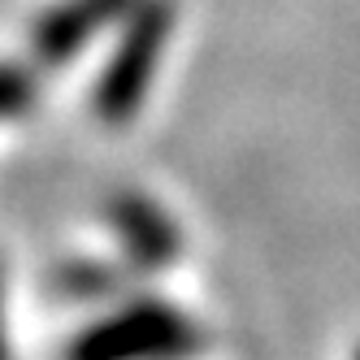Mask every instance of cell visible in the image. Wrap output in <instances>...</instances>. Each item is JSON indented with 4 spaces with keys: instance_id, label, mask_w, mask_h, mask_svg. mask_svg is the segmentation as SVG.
<instances>
[{
    "instance_id": "1",
    "label": "cell",
    "mask_w": 360,
    "mask_h": 360,
    "mask_svg": "<svg viewBox=\"0 0 360 360\" xmlns=\"http://www.w3.org/2000/svg\"><path fill=\"white\" fill-rule=\"evenodd\" d=\"M174 0H135L131 13L122 18V35L113 57L105 61V74L91 91V109L105 126L135 122L143 96L152 87V74L161 65V53L174 35Z\"/></svg>"
},
{
    "instance_id": "2",
    "label": "cell",
    "mask_w": 360,
    "mask_h": 360,
    "mask_svg": "<svg viewBox=\"0 0 360 360\" xmlns=\"http://www.w3.org/2000/svg\"><path fill=\"white\" fill-rule=\"evenodd\" d=\"M204 343V334L187 313L161 300H135L113 317L91 321L70 343L65 360H187Z\"/></svg>"
},
{
    "instance_id": "3",
    "label": "cell",
    "mask_w": 360,
    "mask_h": 360,
    "mask_svg": "<svg viewBox=\"0 0 360 360\" xmlns=\"http://www.w3.org/2000/svg\"><path fill=\"white\" fill-rule=\"evenodd\" d=\"M109 226L126 252V261L143 274H157V269H169L183 252V235H178L174 217L161 209L152 195H139V191H122L109 200Z\"/></svg>"
},
{
    "instance_id": "4",
    "label": "cell",
    "mask_w": 360,
    "mask_h": 360,
    "mask_svg": "<svg viewBox=\"0 0 360 360\" xmlns=\"http://www.w3.org/2000/svg\"><path fill=\"white\" fill-rule=\"evenodd\" d=\"M135 0H61L53 5L31 31V53L39 65H65L83 53V48L109 31L117 18L131 13Z\"/></svg>"
},
{
    "instance_id": "5",
    "label": "cell",
    "mask_w": 360,
    "mask_h": 360,
    "mask_svg": "<svg viewBox=\"0 0 360 360\" xmlns=\"http://www.w3.org/2000/svg\"><path fill=\"white\" fill-rule=\"evenodd\" d=\"M61 282L74 300H91V295H109L117 287V274L109 265H96V261H79V265H65Z\"/></svg>"
},
{
    "instance_id": "6",
    "label": "cell",
    "mask_w": 360,
    "mask_h": 360,
    "mask_svg": "<svg viewBox=\"0 0 360 360\" xmlns=\"http://www.w3.org/2000/svg\"><path fill=\"white\" fill-rule=\"evenodd\" d=\"M31 100H35V79L22 65H9V61H0V122L5 117H18V113H27L31 109Z\"/></svg>"
},
{
    "instance_id": "7",
    "label": "cell",
    "mask_w": 360,
    "mask_h": 360,
    "mask_svg": "<svg viewBox=\"0 0 360 360\" xmlns=\"http://www.w3.org/2000/svg\"><path fill=\"white\" fill-rule=\"evenodd\" d=\"M0 360H9V343H5V317H0Z\"/></svg>"
}]
</instances>
